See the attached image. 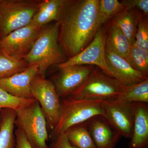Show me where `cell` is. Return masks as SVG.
I'll return each mask as SVG.
<instances>
[{
  "instance_id": "1",
  "label": "cell",
  "mask_w": 148,
  "mask_h": 148,
  "mask_svg": "<svg viewBox=\"0 0 148 148\" xmlns=\"http://www.w3.org/2000/svg\"><path fill=\"white\" fill-rule=\"evenodd\" d=\"M99 3V0H64L58 21V42L68 59L87 47L102 26Z\"/></svg>"
},
{
  "instance_id": "2",
  "label": "cell",
  "mask_w": 148,
  "mask_h": 148,
  "mask_svg": "<svg viewBox=\"0 0 148 148\" xmlns=\"http://www.w3.org/2000/svg\"><path fill=\"white\" fill-rule=\"evenodd\" d=\"M58 21L42 27L31 51L24 58L29 66H38L39 75L45 76L49 67L64 63L68 59L58 42Z\"/></svg>"
},
{
  "instance_id": "3",
  "label": "cell",
  "mask_w": 148,
  "mask_h": 148,
  "mask_svg": "<svg viewBox=\"0 0 148 148\" xmlns=\"http://www.w3.org/2000/svg\"><path fill=\"white\" fill-rule=\"evenodd\" d=\"M100 99H79L68 96L61 101V110L58 123L51 131L52 140L64 133L70 127L85 122L92 117L104 116Z\"/></svg>"
},
{
  "instance_id": "4",
  "label": "cell",
  "mask_w": 148,
  "mask_h": 148,
  "mask_svg": "<svg viewBox=\"0 0 148 148\" xmlns=\"http://www.w3.org/2000/svg\"><path fill=\"white\" fill-rule=\"evenodd\" d=\"M15 111V125L23 132L32 148H49L47 123L38 102L35 100Z\"/></svg>"
},
{
  "instance_id": "5",
  "label": "cell",
  "mask_w": 148,
  "mask_h": 148,
  "mask_svg": "<svg viewBox=\"0 0 148 148\" xmlns=\"http://www.w3.org/2000/svg\"><path fill=\"white\" fill-rule=\"evenodd\" d=\"M41 0H0V39L29 25Z\"/></svg>"
},
{
  "instance_id": "6",
  "label": "cell",
  "mask_w": 148,
  "mask_h": 148,
  "mask_svg": "<svg viewBox=\"0 0 148 148\" xmlns=\"http://www.w3.org/2000/svg\"><path fill=\"white\" fill-rule=\"evenodd\" d=\"M126 87L95 68L84 83L69 96L79 99L114 100L122 94Z\"/></svg>"
},
{
  "instance_id": "7",
  "label": "cell",
  "mask_w": 148,
  "mask_h": 148,
  "mask_svg": "<svg viewBox=\"0 0 148 148\" xmlns=\"http://www.w3.org/2000/svg\"><path fill=\"white\" fill-rule=\"evenodd\" d=\"M31 91L33 98L39 103L47 127L52 131L58 123L61 110L60 97L54 84L38 74L32 81Z\"/></svg>"
},
{
  "instance_id": "8",
  "label": "cell",
  "mask_w": 148,
  "mask_h": 148,
  "mask_svg": "<svg viewBox=\"0 0 148 148\" xmlns=\"http://www.w3.org/2000/svg\"><path fill=\"white\" fill-rule=\"evenodd\" d=\"M106 27H101L87 47L77 55L68 58L64 63L56 65V68L60 70L75 65H92L98 67L106 75L114 78L106 62Z\"/></svg>"
},
{
  "instance_id": "9",
  "label": "cell",
  "mask_w": 148,
  "mask_h": 148,
  "mask_svg": "<svg viewBox=\"0 0 148 148\" xmlns=\"http://www.w3.org/2000/svg\"><path fill=\"white\" fill-rule=\"evenodd\" d=\"M41 29L32 24L11 32L0 39V51L16 60H24L40 34Z\"/></svg>"
},
{
  "instance_id": "10",
  "label": "cell",
  "mask_w": 148,
  "mask_h": 148,
  "mask_svg": "<svg viewBox=\"0 0 148 148\" xmlns=\"http://www.w3.org/2000/svg\"><path fill=\"white\" fill-rule=\"evenodd\" d=\"M104 116L111 127L121 137L131 138L134 123L132 103L116 100H106L102 102Z\"/></svg>"
},
{
  "instance_id": "11",
  "label": "cell",
  "mask_w": 148,
  "mask_h": 148,
  "mask_svg": "<svg viewBox=\"0 0 148 148\" xmlns=\"http://www.w3.org/2000/svg\"><path fill=\"white\" fill-rule=\"evenodd\" d=\"M95 69L92 65H75L60 69L53 82L60 97H68L85 81Z\"/></svg>"
},
{
  "instance_id": "12",
  "label": "cell",
  "mask_w": 148,
  "mask_h": 148,
  "mask_svg": "<svg viewBox=\"0 0 148 148\" xmlns=\"http://www.w3.org/2000/svg\"><path fill=\"white\" fill-rule=\"evenodd\" d=\"M38 74V65L29 66L23 71L8 77L0 78V88L16 98L35 99L31 92V85Z\"/></svg>"
},
{
  "instance_id": "13",
  "label": "cell",
  "mask_w": 148,
  "mask_h": 148,
  "mask_svg": "<svg viewBox=\"0 0 148 148\" xmlns=\"http://www.w3.org/2000/svg\"><path fill=\"white\" fill-rule=\"evenodd\" d=\"M106 62L114 78L125 86L137 84L147 79L148 77L133 69L120 56L106 50Z\"/></svg>"
},
{
  "instance_id": "14",
  "label": "cell",
  "mask_w": 148,
  "mask_h": 148,
  "mask_svg": "<svg viewBox=\"0 0 148 148\" xmlns=\"http://www.w3.org/2000/svg\"><path fill=\"white\" fill-rule=\"evenodd\" d=\"M96 148H114L121 137L104 116H96L86 122Z\"/></svg>"
},
{
  "instance_id": "15",
  "label": "cell",
  "mask_w": 148,
  "mask_h": 148,
  "mask_svg": "<svg viewBox=\"0 0 148 148\" xmlns=\"http://www.w3.org/2000/svg\"><path fill=\"white\" fill-rule=\"evenodd\" d=\"M134 123L129 148H145L148 146L147 104L134 103Z\"/></svg>"
},
{
  "instance_id": "16",
  "label": "cell",
  "mask_w": 148,
  "mask_h": 148,
  "mask_svg": "<svg viewBox=\"0 0 148 148\" xmlns=\"http://www.w3.org/2000/svg\"><path fill=\"white\" fill-rule=\"evenodd\" d=\"M64 0H41L38 9L30 24L38 28L58 21Z\"/></svg>"
},
{
  "instance_id": "17",
  "label": "cell",
  "mask_w": 148,
  "mask_h": 148,
  "mask_svg": "<svg viewBox=\"0 0 148 148\" xmlns=\"http://www.w3.org/2000/svg\"><path fill=\"white\" fill-rule=\"evenodd\" d=\"M106 49L125 58L131 48L128 40L120 29L109 21L106 26Z\"/></svg>"
},
{
  "instance_id": "18",
  "label": "cell",
  "mask_w": 148,
  "mask_h": 148,
  "mask_svg": "<svg viewBox=\"0 0 148 148\" xmlns=\"http://www.w3.org/2000/svg\"><path fill=\"white\" fill-rule=\"evenodd\" d=\"M139 12L135 9L123 10L110 20L120 29L131 46L135 42Z\"/></svg>"
},
{
  "instance_id": "19",
  "label": "cell",
  "mask_w": 148,
  "mask_h": 148,
  "mask_svg": "<svg viewBox=\"0 0 148 148\" xmlns=\"http://www.w3.org/2000/svg\"><path fill=\"white\" fill-rule=\"evenodd\" d=\"M2 120L0 128V148H15L14 125L16 111L5 108L1 110Z\"/></svg>"
},
{
  "instance_id": "20",
  "label": "cell",
  "mask_w": 148,
  "mask_h": 148,
  "mask_svg": "<svg viewBox=\"0 0 148 148\" xmlns=\"http://www.w3.org/2000/svg\"><path fill=\"white\" fill-rule=\"evenodd\" d=\"M64 133L70 143L77 148H96L86 122L70 127Z\"/></svg>"
},
{
  "instance_id": "21",
  "label": "cell",
  "mask_w": 148,
  "mask_h": 148,
  "mask_svg": "<svg viewBox=\"0 0 148 148\" xmlns=\"http://www.w3.org/2000/svg\"><path fill=\"white\" fill-rule=\"evenodd\" d=\"M114 100L128 103H148V79L126 87L124 92Z\"/></svg>"
},
{
  "instance_id": "22",
  "label": "cell",
  "mask_w": 148,
  "mask_h": 148,
  "mask_svg": "<svg viewBox=\"0 0 148 148\" xmlns=\"http://www.w3.org/2000/svg\"><path fill=\"white\" fill-rule=\"evenodd\" d=\"M124 58L133 69L148 77V51L133 45Z\"/></svg>"
},
{
  "instance_id": "23",
  "label": "cell",
  "mask_w": 148,
  "mask_h": 148,
  "mask_svg": "<svg viewBox=\"0 0 148 148\" xmlns=\"http://www.w3.org/2000/svg\"><path fill=\"white\" fill-rule=\"evenodd\" d=\"M29 66L24 60L14 59L0 51V78L23 71Z\"/></svg>"
},
{
  "instance_id": "24",
  "label": "cell",
  "mask_w": 148,
  "mask_h": 148,
  "mask_svg": "<svg viewBox=\"0 0 148 148\" xmlns=\"http://www.w3.org/2000/svg\"><path fill=\"white\" fill-rule=\"evenodd\" d=\"M125 10L118 0H99L98 16L101 25L110 20L116 14Z\"/></svg>"
},
{
  "instance_id": "25",
  "label": "cell",
  "mask_w": 148,
  "mask_h": 148,
  "mask_svg": "<svg viewBox=\"0 0 148 148\" xmlns=\"http://www.w3.org/2000/svg\"><path fill=\"white\" fill-rule=\"evenodd\" d=\"M148 15L139 12L135 41L133 45L148 51Z\"/></svg>"
},
{
  "instance_id": "26",
  "label": "cell",
  "mask_w": 148,
  "mask_h": 148,
  "mask_svg": "<svg viewBox=\"0 0 148 148\" xmlns=\"http://www.w3.org/2000/svg\"><path fill=\"white\" fill-rule=\"evenodd\" d=\"M35 99H21L16 98L0 88V111L5 108L16 111L30 105Z\"/></svg>"
},
{
  "instance_id": "27",
  "label": "cell",
  "mask_w": 148,
  "mask_h": 148,
  "mask_svg": "<svg viewBox=\"0 0 148 148\" xmlns=\"http://www.w3.org/2000/svg\"><path fill=\"white\" fill-rule=\"evenodd\" d=\"M121 2L124 7L125 10H139L144 14L148 15V0H124Z\"/></svg>"
},
{
  "instance_id": "28",
  "label": "cell",
  "mask_w": 148,
  "mask_h": 148,
  "mask_svg": "<svg viewBox=\"0 0 148 148\" xmlns=\"http://www.w3.org/2000/svg\"><path fill=\"white\" fill-rule=\"evenodd\" d=\"M49 148H77L73 145L65 133L58 136L52 140Z\"/></svg>"
},
{
  "instance_id": "29",
  "label": "cell",
  "mask_w": 148,
  "mask_h": 148,
  "mask_svg": "<svg viewBox=\"0 0 148 148\" xmlns=\"http://www.w3.org/2000/svg\"><path fill=\"white\" fill-rule=\"evenodd\" d=\"M14 134L16 139L15 148H32L21 130L16 128L14 130Z\"/></svg>"
},
{
  "instance_id": "30",
  "label": "cell",
  "mask_w": 148,
  "mask_h": 148,
  "mask_svg": "<svg viewBox=\"0 0 148 148\" xmlns=\"http://www.w3.org/2000/svg\"><path fill=\"white\" fill-rule=\"evenodd\" d=\"M2 120V113L1 110L0 111V128H1V125Z\"/></svg>"
},
{
  "instance_id": "31",
  "label": "cell",
  "mask_w": 148,
  "mask_h": 148,
  "mask_svg": "<svg viewBox=\"0 0 148 148\" xmlns=\"http://www.w3.org/2000/svg\"><path fill=\"white\" fill-rule=\"evenodd\" d=\"M145 148H148V146H147V147H146Z\"/></svg>"
},
{
  "instance_id": "32",
  "label": "cell",
  "mask_w": 148,
  "mask_h": 148,
  "mask_svg": "<svg viewBox=\"0 0 148 148\" xmlns=\"http://www.w3.org/2000/svg\"></svg>"
}]
</instances>
